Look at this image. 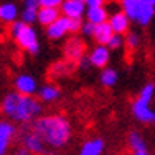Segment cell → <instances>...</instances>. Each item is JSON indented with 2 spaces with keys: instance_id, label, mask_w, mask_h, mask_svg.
Here are the masks:
<instances>
[{
  "instance_id": "6da1fadb",
  "label": "cell",
  "mask_w": 155,
  "mask_h": 155,
  "mask_svg": "<svg viewBox=\"0 0 155 155\" xmlns=\"http://www.w3.org/2000/svg\"><path fill=\"white\" fill-rule=\"evenodd\" d=\"M30 130L43 143L52 147H60L67 144V141L70 139V133H71L68 120L62 116L41 117L32 124Z\"/></svg>"
},
{
  "instance_id": "7a4b0ae2",
  "label": "cell",
  "mask_w": 155,
  "mask_h": 155,
  "mask_svg": "<svg viewBox=\"0 0 155 155\" xmlns=\"http://www.w3.org/2000/svg\"><path fill=\"white\" fill-rule=\"evenodd\" d=\"M122 10L128 21L147 25L155 15V0H124Z\"/></svg>"
},
{
  "instance_id": "3957f363",
  "label": "cell",
  "mask_w": 155,
  "mask_h": 155,
  "mask_svg": "<svg viewBox=\"0 0 155 155\" xmlns=\"http://www.w3.org/2000/svg\"><path fill=\"white\" fill-rule=\"evenodd\" d=\"M11 35L16 38V41L22 46L24 49H27L30 54H37L38 52V41H37V35H35L33 29L30 25H27L22 21L13 22L11 25Z\"/></svg>"
},
{
  "instance_id": "277c9868",
  "label": "cell",
  "mask_w": 155,
  "mask_h": 155,
  "mask_svg": "<svg viewBox=\"0 0 155 155\" xmlns=\"http://www.w3.org/2000/svg\"><path fill=\"white\" fill-rule=\"evenodd\" d=\"M40 111H41V106L35 98H32L30 95L18 94V101H16L15 112H13L11 117L19 120V122H29Z\"/></svg>"
},
{
  "instance_id": "5b68a950",
  "label": "cell",
  "mask_w": 155,
  "mask_h": 155,
  "mask_svg": "<svg viewBox=\"0 0 155 155\" xmlns=\"http://www.w3.org/2000/svg\"><path fill=\"white\" fill-rule=\"evenodd\" d=\"M22 143H24V147L29 152H33V153H45V144L35 133L30 130V127L24 128V136H22Z\"/></svg>"
},
{
  "instance_id": "8992f818",
  "label": "cell",
  "mask_w": 155,
  "mask_h": 155,
  "mask_svg": "<svg viewBox=\"0 0 155 155\" xmlns=\"http://www.w3.org/2000/svg\"><path fill=\"white\" fill-rule=\"evenodd\" d=\"M133 114L139 122H146V124L155 122V112L149 108V103L139 100V98L133 103Z\"/></svg>"
},
{
  "instance_id": "52a82bcc",
  "label": "cell",
  "mask_w": 155,
  "mask_h": 155,
  "mask_svg": "<svg viewBox=\"0 0 155 155\" xmlns=\"http://www.w3.org/2000/svg\"><path fill=\"white\" fill-rule=\"evenodd\" d=\"M84 8H86V3L82 0H68V2H63L62 5V11L65 18L68 19H76V18H81Z\"/></svg>"
},
{
  "instance_id": "ba28073f",
  "label": "cell",
  "mask_w": 155,
  "mask_h": 155,
  "mask_svg": "<svg viewBox=\"0 0 155 155\" xmlns=\"http://www.w3.org/2000/svg\"><path fill=\"white\" fill-rule=\"evenodd\" d=\"M67 32H70V21H68V18H57L51 25H48V35L51 38H60Z\"/></svg>"
},
{
  "instance_id": "9c48e42d",
  "label": "cell",
  "mask_w": 155,
  "mask_h": 155,
  "mask_svg": "<svg viewBox=\"0 0 155 155\" xmlns=\"http://www.w3.org/2000/svg\"><path fill=\"white\" fill-rule=\"evenodd\" d=\"M108 24L111 25L112 32H114L116 35H122L124 32L128 30L130 21H128V18L124 15V11H119V13H116V15H112L109 18V22Z\"/></svg>"
},
{
  "instance_id": "30bf717a",
  "label": "cell",
  "mask_w": 155,
  "mask_h": 155,
  "mask_svg": "<svg viewBox=\"0 0 155 155\" xmlns=\"http://www.w3.org/2000/svg\"><path fill=\"white\" fill-rule=\"evenodd\" d=\"M13 135H15V127L8 122H0V155H5Z\"/></svg>"
},
{
  "instance_id": "8fae6325",
  "label": "cell",
  "mask_w": 155,
  "mask_h": 155,
  "mask_svg": "<svg viewBox=\"0 0 155 155\" xmlns=\"http://www.w3.org/2000/svg\"><path fill=\"white\" fill-rule=\"evenodd\" d=\"M108 60H109V51L106 46H97L92 51L90 59H89V62L98 68H103L108 63Z\"/></svg>"
},
{
  "instance_id": "7c38bea8",
  "label": "cell",
  "mask_w": 155,
  "mask_h": 155,
  "mask_svg": "<svg viewBox=\"0 0 155 155\" xmlns=\"http://www.w3.org/2000/svg\"><path fill=\"white\" fill-rule=\"evenodd\" d=\"M112 35H114V32H112L111 25L108 22L98 24V25H95V29H94V37H95V40L98 41V43H100V46L108 45V41L111 40Z\"/></svg>"
},
{
  "instance_id": "4fadbf2b",
  "label": "cell",
  "mask_w": 155,
  "mask_h": 155,
  "mask_svg": "<svg viewBox=\"0 0 155 155\" xmlns=\"http://www.w3.org/2000/svg\"><path fill=\"white\" fill-rule=\"evenodd\" d=\"M65 52H67V55H68V59L79 62V60L82 59V52H84V45H82V41L78 40V38H71V40H70L68 43H67Z\"/></svg>"
},
{
  "instance_id": "5bb4252c",
  "label": "cell",
  "mask_w": 155,
  "mask_h": 155,
  "mask_svg": "<svg viewBox=\"0 0 155 155\" xmlns=\"http://www.w3.org/2000/svg\"><path fill=\"white\" fill-rule=\"evenodd\" d=\"M16 89L21 92V95H30L35 92V89H37V84H35V79L32 76H19L16 79Z\"/></svg>"
},
{
  "instance_id": "9a60e30c",
  "label": "cell",
  "mask_w": 155,
  "mask_h": 155,
  "mask_svg": "<svg viewBox=\"0 0 155 155\" xmlns=\"http://www.w3.org/2000/svg\"><path fill=\"white\" fill-rule=\"evenodd\" d=\"M87 18H89V22L98 25V24H103L106 22V18H108V13L103 6H95V8H89L87 10Z\"/></svg>"
},
{
  "instance_id": "2e32d148",
  "label": "cell",
  "mask_w": 155,
  "mask_h": 155,
  "mask_svg": "<svg viewBox=\"0 0 155 155\" xmlns=\"http://www.w3.org/2000/svg\"><path fill=\"white\" fill-rule=\"evenodd\" d=\"M103 147H104V144L101 139L87 141L81 149V155H100L103 152Z\"/></svg>"
},
{
  "instance_id": "e0dca14e",
  "label": "cell",
  "mask_w": 155,
  "mask_h": 155,
  "mask_svg": "<svg viewBox=\"0 0 155 155\" xmlns=\"http://www.w3.org/2000/svg\"><path fill=\"white\" fill-rule=\"evenodd\" d=\"M38 19H40V22L41 24H45V25H51L55 19L59 18V11L57 8H41L38 11Z\"/></svg>"
},
{
  "instance_id": "ac0fdd59",
  "label": "cell",
  "mask_w": 155,
  "mask_h": 155,
  "mask_svg": "<svg viewBox=\"0 0 155 155\" xmlns=\"http://www.w3.org/2000/svg\"><path fill=\"white\" fill-rule=\"evenodd\" d=\"M38 2H32V0H29V2H25V8L22 11V22L29 24V22H33L35 18H37L38 15Z\"/></svg>"
},
{
  "instance_id": "d6986e66",
  "label": "cell",
  "mask_w": 155,
  "mask_h": 155,
  "mask_svg": "<svg viewBox=\"0 0 155 155\" xmlns=\"http://www.w3.org/2000/svg\"><path fill=\"white\" fill-rule=\"evenodd\" d=\"M18 16V8L16 5L13 3H3L0 5V19L2 21H8V22H13Z\"/></svg>"
},
{
  "instance_id": "ffe728a7",
  "label": "cell",
  "mask_w": 155,
  "mask_h": 155,
  "mask_svg": "<svg viewBox=\"0 0 155 155\" xmlns=\"http://www.w3.org/2000/svg\"><path fill=\"white\" fill-rule=\"evenodd\" d=\"M59 95H60L59 89H55L52 86H45L43 89L40 90V98H41V100H45V101H52Z\"/></svg>"
},
{
  "instance_id": "44dd1931",
  "label": "cell",
  "mask_w": 155,
  "mask_h": 155,
  "mask_svg": "<svg viewBox=\"0 0 155 155\" xmlns=\"http://www.w3.org/2000/svg\"><path fill=\"white\" fill-rule=\"evenodd\" d=\"M128 143H130V147H131L133 150H143V149H147L143 136H141L139 133H136V131H133L131 135H130Z\"/></svg>"
},
{
  "instance_id": "7402d4cb",
  "label": "cell",
  "mask_w": 155,
  "mask_h": 155,
  "mask_svg": "<svg viewBox=\"0 0 155 155\" xmlns=\"http://www.w3.org/2000/svg\"><path fill=\"white\" fill-rule=\"evenodd\" d=\"M100 79H101V82L104 84V86H108V87H109V86H114V84L117 82V73H116V70L106 68V70L101 73Z\"/></svg>"
},
{
  "instance_id": "603a6c76",
  "label": "cell",
  "mask_w": 155,
  "mask_h": 155,
  "mask_svg": "<svg viewBox=\"0 0 155 155\" xmlns=\"http://www.w3.org/2000/svg\"><path fill=\"white\" fill-rule=\"evenodd\" d=\"M153 92H155L153 84H146V86L143 87V90H141V94H139V100H143L146 103H150L152 97H153Z\"/></svg>"
},
{
  "instance_id": "cb8c5ba5",
  "label": "cell",
  "mask_w": 155,
  "mask_h": 155,
  "mask_svg": "<svg viewBox=\"0 0 155 155\" xmlns=\"http://www.w3.org/2000/svg\"><path fill=\"white\" fill-rule=\"evenodd\" d=\"M125 43H127V46L131 48V49L136 48V46L139 45V35H138V33H128V35H127Z\"/></svg>"
},
{
  "instance_id": "d4e9b609",
  "label": "cell",
  "mask_w": 155,
  "mask_h": 155,
  "mask_svg": "<svg viewBox=\"0 0 155 155\" xmlns=\"http://www.w3.org/2000/svg\"><path fill=\"white\" fill-rule=\"evenodd\" d=\"M122 43H124V40H122V37L120 35H112L111 37V40L108 41V46L111 48V49H117V48H120L122 46Z\"/></svg>"
},
{
  "instance_id": "484cf974",
  "label": "cell",
  "mask_w": 155,
  "mask_h": 155,
  "mask_svg": "<svg viewBox=\"0 0 155 155\" xmlns=\"http://www.w3.org/2000/svg\"><path fill=\"white\" fill-rule=\"evenodd\" d=\"M68 63H63V62H59V63H55V65L52 67V73L54 74H65V73H68Z\"/></svg>"
},
{
  "instance_id": "4316f807",
  "label": "cell",
  "mask_w": 155,
  "mask_h": 155,
  "mask_svg": "<svg viewBox=\"0 0 155 155\" xmlns=\"http://www.w3.org/2000/svg\"><path fill=\"white\" fill-rule=\"evenodd\" d=\"M38 3L41 5V8H57L59 5H62L60 0H41Z\"/></svg>"
},
{
  "instance_id": "83f0119b",
  "label": "cell",
  "mask_w": 155,
  "mask_h": 155,
  "mask_svg": "<svg viewBox=\"0 0 155 155\" xmlns=\"http://www.w3.org/2000/svg\"><path fill=\"white\" fill-rule=\"evenodd\" d=\"M70 21V32H76V30H79L81 29V18H76V19H68Z\"/></svg>"
},
{
  "instance_id": "f1b7e54d",
  "label": "cell",
  "mask_w": 155,
  "mask_h": 155,
  "mask_svg": "<svg viewBox=\"0 0 155 155\" xmlns=\"http://www.w3.org/2000/svg\"><path fill=\"white\" fill-rule=\"evenodd\" d=\"M94 29H95V25H94V24H90L89 21L82 25V32L86 33V35H94Z\"/></svg>"
},
{
  "instance_id": "f546056e",
  "label": "cell",
  "mask_w": 155,
  "mask_h": 155,
  "mask_svg": "<svg viewBox=\"0 0 155 155\" xmlns=\"http://www.w3.org/2000/svg\"><path fill=\"white\" fill-rule=\"evenodd\" d=\"M86 5H89V8H95V6H101V2L100 0H89Z\"/></svg>"
},
{
  "instance_id": "4dcf8cb0",
  "label": "cell",
  "mask_w": 155,
  "mask_h": 155,
  "mask_svg": "<svg viewBox=\"0 0 155 155\" xmlns=\"http://www.w3.org/2000/svg\"><path fill=\"white\" fill-rule=\"evenodd\" d=\"M15 155H30V152L25 149V147H21V149H18L16 150V153Z\"/></svg>"
},
{
  "instance_id": "1f68e13d",
  "label": "cell",
  "mask_w": 155,
  "mask_h": 155,
  "mask_svg": "<svg viewBox=\"0 0 155 155\" xmlns=\"http://www.w3.org/2000/svg\"><path fill=\"white\" fill-rule=\"evenodd\" d=\"M131 155H149V152H147V149H143V150H133Z\"/></svg>"
},
{
  "instance_id": "d6a6232c",
  "label": "cell",
  "mask_w": 155,
  "mask_h": 155,
  "mask_svg": "<svg viewBox=\"0 0 155 155\" xmlns=\"http://www.w3.org/2000/svg\"><path fill=\"white\" fill-rule=\"evenodd\" d=\"M79 63H81V68H86L87 63H89V59H87V57H82V59L79 60Z\"/></svg>"
}]
</instances>
